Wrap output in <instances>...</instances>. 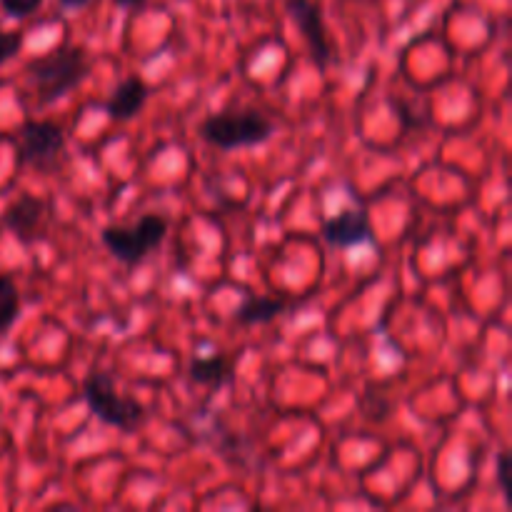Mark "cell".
Masks as SVG:
<instances>
[{"label":"cell","instance_id":"cell-1","mask_svg":"<svg viewBox=\"0 0 512 512\" xmlns=\"http://www.w3.org/2000/svg\"><path fill=\"white\" fill-rule=\"evenodd\" d=\"M25 73H28L40 103L50 105L58 103L60 98L73 93L88 80V75L93 73V60L80 45H60V48L30 60Z\"/></svg>","mask_w":512,"mask_h":512},{"label":"cell","instance_id":"cell-2","mask_svg":"<svg viewBox=\"0 0 512 512\" xmlns=\"http://www.w3.org/2000/svg\"><path fill=\"white\" fill-rule=\"evenodd\" d=\"M200 138L218 150H245L265 145L275 133L273 120L253 108L215 113L200 123Z\"/></svg>","mask_w":512,"mask_h":512},{"label":"cell","instance_id":"cell-3","mask_svg":"<svg viewBox=\"0 0 512 512\" xmlns=\"http://www.w3.org/2000/svg\"><path fill=\"white\" fill-rule=\"evenodd\" d=\"M168 228V218L150 213L143 215L135 225H105L100 230V243L118 263L138 268L165 243Z\"/></svg>","mask_w":512,"mask_h":512},{"label":"cell","instance_id":"cell-4","mask_svg":"<svg viewBox=\"0 0 512 512\" xmlns=\"http://www.w3.org/2000/svg\"><path fill=\"white\" fill-rule=\"evenodd\" d=\"M83 400L90 415H95L103 425L123 430V433H133L148 418V410L138 398L118 393L110 373H90L83 383Z\"/></svg>","mask_w":512,"mask_h":512},{"label":"cell","instance_id":"cell-5","mask_svg":"<svg viewBox=\"0 0 512 512\" xmlns=\"http://www.w3.org/2000/svg\"><path fill=\"white\" fill-rule=\"evenodd\" d=\"M18 168H33L38 173H55L68 158L65 130L53 120H25L15 135Z\"/></svg>","mask_w":512,"mask_h":512},{"label":"cell","instance_id":"cell-6","mask_svg":"<svg viewBox=\"0 0 512 512\" xmlns=\"http://www.w3.org/2000/svg\"><path fill=\"white\" fill-rule=\"evenodd\" d=\"M285 13L293 20L295 28L300 30L303 40L310 48V58L318 65V70H325L333 60V50H330L328 30H325L323 10L315 0H285Z\"/></svg>","mask_w":512,"mask_h":512},{"label":"cell","instance_id":"cell-7","mask_svg":"<svg viewBox=\"0 0 512 512\" xmlns=\"http://www.w3.org/2000/svg\"><path fill=\"white\" fill-rule=\"evenodd\" d=\"M323 240L338 250L358 248V245L373 243V225L370 215L360 208H345L338 215L323 223Z\"/></svg>","mask_w":512,"mask_h":512},{"label":"cell","instance_id":"cell-8","mask_svg":"<svg viewBox=\"0 0 512 512\" xmlns=\"http://www.w3.org/2000/svg\"><path fill=\"white\" fill-rule=\"evenodd\" d=\"M45 213H48V205L45 200L35 198V195L23 193L18 200H13L8 210L3 215V225L23 243H30L38 233L40 223H43Z\"/></svg>","mask_w":512,"mask_h":512},{"label":"cell","instance_id":"cell-9","mask_svg":"<svg viewBox=\"0 0 512 512\" xmlns=\"http://www.w3.org/2000/svg\"><path fill=\"white\" fill-rule=\"evenodd\" d=\"M148 98H150V85L145 83L143 78H138V75H130V78L120 80V83L115 85L108 103H105V113H108L113 120L125 123V120H133L135 115L145 108Z\"/></svg>","mask_w":512,"mask_h":512},{"label":"cell","instance_id":"cell-10","mask_svg":"<svg viewBox=\"0 0 512 512\" xmlns=\"http://www.w3.org/2000/svg\"><path fill=\"white\" fill-rule=\"evenodd\" d=\"M288 310V300L273 298V295H248L243 303L235 308L233 318L235 323L243 328H253V325H268L273 323L278 315Z\"/></svg>","mask_w":512,"mask_h":512},{"label":"cell","instance_id":"cell-11","mask_svg":"<svg viewBox=\"0 0 512 512\" xmlns=\"http://www.w3.org/2000/svg\"><path fill=\"white\" fill-rule=\"evenodd\" d=\"M190 380L195 385H203V388L223 390L225 385L233 383V368H230V360L225 355H205V358H193L188 368Z\"/></svg>","mask_w":512,"mask_h":512},{"label":"cell","instance_id":"cell-12","mask_svg":"<svg viewBox=\"0 0 512 512\" xmlns=\"http://www.w3.org/2000/svg\"><path fill=\"white\" fill-rule=\"evenodd\" d=\"M20 315L18 285L10 275H0V335L8 333Z\"/></svg>","mask_w":512,"mask_h":512},{"label":"cell","instance_id":"cell-13","mask_svg":"<svg viewBox=\"0 0 512 512\" xmlns=\"http://www.w3.org/2000/svg\"><path fill=\"white\" fill-rule=\"evenodd\" d=\"M23 43V33H18V30L8 33V30L0 28V68H3L5 63H10L13 58H18V53L23 50Z\"/></svg>","mask_w":512,"mask_h":512},{"label":"cell","instance_id":"cell-14","mask_svg":"<svg viewBox=\"0 0 512 512\" xmlns=\"http://www.w3.org/2000/svg\"><path fill=\"white\" fill-rule=\"evenodd\" d=\"M495 473H498V488H500V493H503L505 503L512 505V483H510L512 460H510L508 450L498 453V458H495Z\"/></svg>","mask_w":512,"mask_h":512},{"label":"cell","instance_id":"cell-15","mask_svg":"<svg viewBox=\"0 0 512 512\" xmlns=\"http://www.w3.org/2000/svg\"><path fill=\"white\" fill-rule=\"evenodd\" d=\"M43 0H0V8L10 18H28V15L38 13Z\"/></svg>","mask_w":512,"mask_h":512},{"label":"cell","instance_id":"cell-16","mask_svg":"<svg viewBox=\"0 0 512 512\" xmlns=\"http://www.w3.org/2000/svg\"><path fill=\"white\" fill-rule=\"evenodd\" d=\"M58 3L68 10H85V8H90L95 0H58Z\"/></svg>","mask_w":512,"mask_h":512},{"label":"cell","instance_id":"cell-17","mask_svg":"<svg viewBox=\"0 0 512 512\" xmlns=\"http://www.w3.org/2000/svg\"><path fill=\"white\" fill-rule=\"evenodd\" d=\"M118 8H125V10H133V8H140V5L145 3V0H113Z\"/></svg>","mask_w":512,"mask_h":512}]
</instances>
